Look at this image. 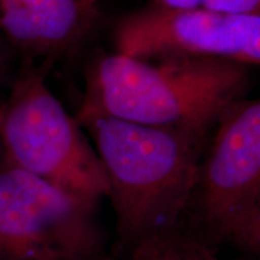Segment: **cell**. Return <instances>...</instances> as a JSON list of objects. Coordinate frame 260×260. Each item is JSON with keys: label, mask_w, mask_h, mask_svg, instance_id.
Wrapping results in <instances>:
<instances>
[{"label": "cell", "mask_w": 260, "mask_h": 260, "mask_svg": "<svg viewBox=\"0 0 260 260\" xmlns=\"http://www.w3.org/2000/svg\"><path fill=\"white\" fill-rule=\"evenodd\" d=\"M3 110H4V103H0V122H2V117H3ZM2 158V155H0Z\"/></svg>", "instance_id": "12"}, {"label": "cell", "mask_w": 260, "mask_h": 260, "mask_svg": "<svg viewBox=\"0 0 260 260\" xmlns=\"http://www.w3.org/2000/svg\"><path fill=\"white\" fill-rule=\"evenodd\" d=\"M151 4L169 9L204 10L223 14H259L260 0H149Z\"/></svg>", "instance_id": "9"}, {"label": "cell", "mask_w": 260, "mask_h": 260, "mask_svg": "<svg viewBox=\"0 0 260 260\" xmlns=\"http://www.w3.org/2000/svg\"><path fill=\"white\" fill-rule=\"evenodd\" d=\"M94 9L81 0H0V29L5 40L29 61L52 63L82 40Z\"/></svg>", "instance_id": "7"}, {"label": "cell", "mask_w": 260, "mask_h": 260, "mask_svg": "<svg viewBox=\"0 0 260 260\" xmlns=\"http://www.w3.org/2000/svg\"><path fill=\"white\" fill-rule=\"evenodd\" d=\"M113 41L117 54L134 59L214 58L249 67L260 61V15L151 4L119 19Z\"/></svg>", "instance_id": "6"}, {"label": "cell", "mask_w": 260, "mask_h": 260, "mask_svg": "<svg viewBox=\"0 0 260 260\" xmlns=\"http://www.w3.org/2000/svg\"><path fill=\"white\" fill-rule=\"evenodd\" d=\"M92 136L116 217L109 252L125 256L176 229L210 135L147 126L100 113H77Z\"/></svg>", "instance_id": "1"}, {"label": "cell", "mask_w": 260, "mask_h": 260, "mask_svg": "<svg viewBox=\"0 0 260 260\" xmlns=\"http://www.w3.org/2000/svg\"><path fill=\"white\" fill-rule=\"evenodd\" d=\"M10 68V53L6 46V40L0 35V80L4 79Z\"/></svg>", "instance_id": "10"}, {"label": "cell", "mask_w": 260, "mask_h": 260, "mask_svg": "<svg viewBox=\"0 0 260 260\" xmlns=\"http://www.w3.org/2000/svg\"><path fill=\"white\" fill-rule=\"evenodd\" d=\"M96 260H259L245 255L225 259L211 251L178 228L158 235L140 245L130 254L115 256L107 251Z\"/></svg>", "instance_id": "8"}, {"label": "cell", "mask_w": 260, "mask_h": 260, "mask_svg": "<svg viewBox=\"0 0 260 260\" xmlns=\"http://www.w3.org/2000/svg\"><path fill=\"white\" fill-rule=\"evenodd\" d=\"M50 61H29L4 103L2 160L88 203L107 198L109 187L95 149L46 84Z\"/></svg>", "instance_id": "4"}, {"label": "cell", "mask_w": 260, "mask_h": 260, "mask_svg": "<svg viewBox=\"0 0 260 260\" xmlns=\"http://www.w3.org/2000/svg\"><path fill=\"white\" fill-rule=\"evenodd\" d=\"M248 84V65L232 60L110 54L88 73L79 113L209 135L228 107L245 99Z\"/></svg>", "instance_id": "2"}, {"label": "cell", "mask_w": 260, "mask_h": 260, "mask_svg": "<svg viewBox=\"0 0 260 260\" xmlns=\"http://www.w3.org/2000/svg\"><path fill=\"white\" fill-rule=\"evenodd\" d=\"M96 207L0 158V260H96Z\"/></svg>", "instance_id": "5"}, {"label": "cell", "mask_w": 260, "mask_h": 260, "mask_svg": "<svg viewBox=\"0 0 260 260\" xmlns=\"http://www.w3.org/2000/svg\"><path fill=\"white\" fill-rule=\"evenodd\" d=\"M81 2H82V4H83L84 6H87V8L94 9V5L96 4L98 0H81Z\"/></svg>", "instance_id": "11"}, {"label": "cell", "mask_w": 260, "mask_h": 260, "mask_svg": "<svg viewBox=\"0 0 260 260\" xmlns=\"http://www.w3.org/2000/svg\"><path fill=\"white\" fill-rule=\"evenodd\" d=\"M211 251L260 255V103L241 99L219 117L198 162L177 225Z\"/></svg>", "instance_id": "3"}]
</instances>
